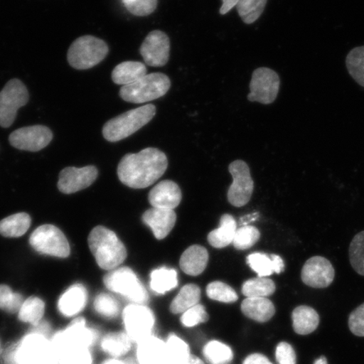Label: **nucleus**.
<instances>
[{
  "label": "nucleus",
  "mask_w": 364,
  "mask_h": 364,
  "mask_svg": "<svg viewBox=\"0 0 364 364\" xmlns=\"http://www.w3.org/2000/svg\"><path fill=\"white\" fill-rule=\"evenodd\" d=\"M168 167L166 154L156 148H146L136 154H127L121 159L117 175L122 183L131 188H149L165 174Z\"/></svg>",
  "instance_id": "nucleus-1"
},
{
  "label": "nucleus",
  "mask_w": 364,
  "mask_h": 364,
  "mask_svg": "<svg viewBox=\"0 0 364 364\" xmlns=\"http://www.w3.org/2000/svg\"><path fill=\"white\" fill-rule=\"evenodd\" d=\"M90 252L98 266L103 270L116 269L126 260L127 252L124 243L117 235L104 226H97L88 237Z\"/></svg>",
  "instance_id": "nucleus-2"
},
{
  "label": "nucleus",
  "mask_w": 364,
  "mask_h": 364,
  "mask_svg": "<svg viewBox=\"0 0 364 364\" xmlns=\"http://www.w3.org/2000/svg\"><path fill=\"white\" fill-rule=\"evenodd\" d=\"M11 358L13 364H58L51 339L39 330L23 336Z\"/></svg>",
  "instance_id": "nucleus-3"
},
{
  "label": "nucleus",
  "mask_w": 364,
  "mask_h": 364,
  "mask_svg": "<svg viewBox=\"0 0 364 364\" xmlns=\"http://www.w3.org/2000/svg\"><path fill=\"white\" fill-rule=\"evenodd\" d=\"M156 114V107L152 104L122 113L106 122L102 129L103 136L109 142H118L129 138L147 125Z\"/></svg>",
  "instance_id": "nucleus-4"
},
{
  "label": "nucleus",
  "mask_w": 364,
  "mask_h": 364,
  "mask_svg": "<svg viewBox=\"0 0 364 364\" xmlns=\"http://www.w3.org/2000/svg\"><path fill=\"white\" fill-rule=\"evenodd\" d=\"M171 80L162 73L146 75L131 85L122 86L120 97L130 103L141 104L163 97L171 88Z\"/></svg>",
  "instance_id": "nucleus-5"
},
{
  "label": "nucleus",
  "mask_w": 364,
  "mask_h": 364,
  "mask_svg": "<svg viewBox=\"0 0 364 364\" xmlns=\"http://www.w3.org/2000/svg\"><path fill=\"white\" fill-rule=\"evenodd\" d=\"M108 52V46L103 40L93 36H83L72 43L67 58L71 67L85 70L99 65Z\"/></svg>",
  "instance_id": "nucleus-6"
},
{
  "label": "nucleus",
  "mask_w": 364,
  "mask_h": 364,
  "mask_svg": "<svg viewBox=\"0 0 364 364\" xmlns=\"http://www.w3.org/2000/svg\"><path fill=\"white\" fill-rule=\"evenodd\" d=\"M105 286L112 292L124 296L136 304H146L149 294L135 272L127 267L109 271L103 277Z\"/></svg>",
  "instance_id": "nucleus-7"
},
{
  "label": "nucleus",
  "mask_w": 364,
  "mask_h": 364,
  "mask_svg": "<svg viewBox=\"0 0 364 364\" xmlns=\"http://www.w3.org/2000/svg\"><path fill=\"white\" fill-rule=\"evenodd\" d=\"M30 245L36 252L58 258H67L70 247L65 234L53 225H44L31 235Z\"/></svg>",
  "instance_id": "nucleus-8"
},
{
  "label": "nucleus",
  "mask_w": 364,
  "mask_h": 364,
  "mask_svg": "<svg viewBox=\"0 0 364 364\" xmlns=\"http://www.w3.org/2000/svg\"><path fill=\"white\" fill-rule=\"evenodd\" d=\"M95 332L86 324L84 317H75L65 329L59 331L51 338L54 352L68 348L90 349L95 343Z\"/></svg>",
  "instance_id": "nucleus-9"
},
{
  "label": "nucleus",
  "mask_w": 364,
  "mask_h": 364,
  "mask_svg": "<svg viewBox=\"0 0 364 364\" xmlns=\"http://www.w3.org/2000/svg\"><path fill=\"white\" fill-rule=\"evenodd\" d=\"M29 101V92L20 80L8 82L0 91V126L10 127L15 122L17 112Z\"/></svg>",
  "instance_id": "nucleus-10"
},
{
  "label": "nucleus",
  "mask_w": 364,
  "mask_h": 364,
  "mask_svg": "<svg viewBox=\"0 0 364 364\" xmlns=\"http://www.w3.org/2000/svg\"><path fill=\"white\" fill-rule=\"evenodd\" d=\"M280 88L279 75L269 68H258L253 72L247 99L250 102L269 105L276 101Z\"/></svg>",
  "instance_id": "nucleus-11"
},
{
  "label": "nucleus",
  "mask_w": 364,
  "mask_h": 364,
  "mask_svg": "<svg viewBox=\"0 0 364 364\" xmlns=\"http://www.w3.org/2000/svg\"><path fill=\"white\" fill-rule=\"evenodd\" d=\"M122 318L126 334L131 341L140 343L151 336L154 326V316L150 309L144 304H130L124 309Z\"/></svg>",
  "instance_id": "nucleus-12"
},
{
  "label": "nucleus",
  "mask_w": 364,
  "mask_h": 364,
  "mask_svg": "<svg viewBox=\"0 0 364 364\" xmlns=\"http://www.w3.org/2000/svg\"><path fill=\"white\" fill-rule=\"evenodd\" d=\"M229 171L234 181L228 192V200L235 207H243L250 202L254 191L250 168L245 161H235L230 164Z\"/></svg>",
  "instance_id": "nucleus-13"
},
{
  "label": "nucleus",
  "mask_w": 364,
  "mask_h": 364,
  "mask_svg": "<svg viewBox=\"0 0 364 364\" xmlns=\"http://www.w3.org/2000/svg\"><path fill=\"white\" fill-rule=\"evenodd\" d=\"M52 139V131L42 125L21 127L14 131L9 138L13 147L31 152L47 147Z\"/></svg>",
  "instance_id": "nucleus-14"
},
{
  "label": "nucleus",
  "mask_w": 364,
  "mask_h": 364,
  "mask_svg": "<svg viewBox=\"0 0 364 364\" xmlns=\"http://www.w3.org/2000/svg\"><path fill=\"white\" fill-rule=\"evenodd\" d=\"M170 38L164 31H153L145 38L140 54L145 63L151 67H163L169 61Z\"/></svg>",
  "instance_id": "nucleus-15"
},
{
  "label": "nucleus",
  "mask_w": 364,
  "mask_h": 364,
  "mask_svg": "<svg viewBox=\"0 0 364 364\" xmlns=\"http://www.w3.org/2000/svg\"><path fill=\"white\" fill-rule=\"evenodd\" d=\"M335 268L326 257L316 256L304 263L301 271L303 283L314 289H326L333 283Z\"/></svg>",
  "instance_id": "nucleus-16"
},
{
  "label": "nucleus",
  "mask_w": 364,
  "mask_h": 364,
  "mask_svg": "<svg viewBox=\"0 0 364 364\" xmlns=\"http://www.w3.org/2000/svg\"><path fill=\"white\" fill-rule=\"evenodd\" d=\"M98 176L97 167H67L59 174L58 190L65 194H72L89 188Z\"/></svg>",
  "instance_id": "nucleus-17"
},
{
  "label": "nucleus",
  "mask_w": 364,
  "mask_h": 364,
  "mask_svg": "<svg viewBox=\"0 0 364 364\" xmlns=\"http://www.w3.org/2000/svg\"><path fill=\"white\" fill-rule=\"evenodd\" d=\"M145 225L151 229L154 237L163 240L171 233L176 222V215L171 209L150 208L142 216Z\"/></svg>",
  "instance_id": "nucleus-18"
},
{
  "label": "nucleus",
  "mask_w": 364,
  "mask_h": 364,
  "mask_svg": "<svg viewBox=\"0 0 364 364\" xmlns=\"http://www.w3.org/2000/svg\"><path fill=\"white\" fill-rule=\"evenodd\" d=\"M181 198L179 186L172 181L159 182L149 194V203L153 208L171 210L178 207Z\"/></svg>",
  "instance_id": "nucleus-19"
},
{
  "label": "nucleus",
  "mask_w": 364,
  "mask_h": 364,
  "mask_svg": "<svg viewBox=\"0 0 364 364\" xmlns=\"http://www.w3.org/2000/svg\"><path fill=\"white\" fill-rule=\"evenodd\" d=\"M87 290L80 284L72 285L61 295L58 302L59 313L66 318L75 317L87 304Z\"/></svg>",
  "instance_id": "nucleus-20"
},
{
  "label": "nucleus",
  "mask_w": 364,
  "mask_h": 364,
  "mask_svg": "<svg viewBox=\"0 0 364 364\" xmlns=\"http://www.w3.org/2000/svg\"><path fill=\"white\" fill-rule=\"evenodd\" d=\"M248 266L257 272L258 277H265L273 273L280 274L284 271V262L279 255L255 252L247 258Z\"/></svg>",
  "instance_id": "nucleus-21"
},
{
  "label": "nucleus",
  "mask_w": 364,
  "mask_h": 364,
  "mask_svg": "<svg viewBox=\"0 0 364 364\" xmlns=\"http://www.w3.org/2000/svg\"><path fill=\"white\" fill-rule=\"evenodd\" d=\"M208 262V252L201 245H194L186 249L180 259L181 269L186 274L198 276L206 269Z\"/></svg>",
  "instance_id": "nucleus-22"
},
{
  "label": "nucleus",
  "mask_w": 364,
  "mask_h": 364,
  "mask_svg": "<svg viewBox=\"0 0 364 364\" xmlns=\"http://www.w3.org/2000/svg\"><path fill=\"white\" fill-rule=\"evenodd\" d=\"M136 357L139 364H165L166 343L150 336L139 343Z\"/></svg>",
  "instance_id": "nucleus-23"
},
{
  "label": "nucleus",
  "mask_w": 364,
  "mask_h": 364,
  "mask_svg": "<svg viewBox=\"0 0 364 364\" xmlns=\"http://www.w3.org/2000/svg\"><path fill=\"white\" fill-rule=\"evenodd\" d=\"M241 311L245 316L260 323L269 321L276 313L274 304L267 298H247L241 304Z\"/></svg>",
  "instance_id": "nucleus-24"
},
{
  "label": "nucleus",
  "mask_w": 364,
  "mask_h": 364,
  "mask_svg": "<svg viewBox=\"0 0 364 364\" xmlns=\"http://www.w3.org/2000/svg\"><path fill=\"white\" fill-rule=\"evenodd\" d=\"M147 75V68L143 63L127 61L114 68L112 79L114 83L127 85L134 83Z\"/></svg>",
  "instance_id": "nucleus-25"
},
{
  "label": "nucleus",
  "mask_w": 364,
  "mask_h": 364,
  "mask_svg": "<svg viewBox=\"0 0 364 364\" xmlns=\"http://www.w3.org/2000/svg\"><path fill=\"white\" fill-rule=\"evenodd\" d=\"M237 230V224L233 216L224 215L220 218V226L208 234V240L213 247L221 249L233 244Z\"/></svg>",
  "instance_id": "nucleus-26"
},
{
  "label": "nucleus",
  "mask_w": 364,
  "mask_h": 364,
  "mask_svg": "<svg viewBox=\"0 0 364 364\" xmlns=\"http://www.w3.org/2000/svg\"><path fill=\"white\" fill-rule=\"evenodd\" d=\"M293 327L296 333L308 335L317 329L320 316L315 309L307 306H300L292 313Z\"/></svg>",
  "instance_id": "nucleus-27"
},
{
  "label": "nucleus",
  "mask_w": 364,
  "mask_h": 364,
  "mask_svg": "<svg viewBox=\"0 0 364 364\" xmlns=\"http://www.w3.org/2000/svg\"><path fill=\"white\" fill-rule=\"evenodd\" d=\"M31 224V218L26 213H19L0 221V235L7 238H18L24 235Z\"/></svg>",
  "instance_id": "nucleus-28"
},
{
  "label": "nucleus",
  "mask_w": 364,
  "mask_h": 364,
  "mask_svg": "<svg viewBox=\"0 0 364 364\" xmlns=\"http://www.w3.org/2000/svg\"><path fill=\"white\" fill-rule=\"evenodd\" d=\"M45 309L46 304L43 300L36 296H31L23 302L18 312V318L25 324L38 326L43 321Z\"/></svg>",
  "instance_id": "nucleus-29"
},
{
  "label": "nucleus",
  "mask_w": 364,
  "mask_h": 364,
  "mask_svg": "<svg viewBox=\"0 0 364 364\" xmlns=\"http://www.w3.org/2000/svg\"><path fill=\"white\" fill-rule=\"evenodd\" d=\"M150 279V288L158 294H165L178 286L177 272L172 268H157L151 272Z\"/></svg>",
  "instance_id": "nucleus-30"
},
{
  "label": "nucleus",
  "mask_w": 364,
  "mask_h": 364,
  "mask_svg": "<svg viewBox=\"0 0 364 364\" xmlns=\"http://www.w3.org/2000/svg\"><path fill=\"white\" fill-rule=\"evenodd\" d=\"M201 299V289L196 284L185 285L173 299L170 309L173 314H181L197 306Z\"/></svg>",
  "instance_id": "nucleus-31"
},
{
  "label": "nucleus",
  "mask_w": 364,
  "mask_h": 364,
  "mask_svg": "<svg viewBox=\"0 0 364 364\" xmlns=\"http://www.w3.org/2000/svg\"><path fill=\"white\" fill-rule=\"evenodd\" d=\"M101 348L109 356L114 358H120L129 352L131 339L122 332L109 333L102 340Z\"/></svg>",
  "instance_id": "nucleus-32"
},
{
  "label": "nucleus",
  "mask_w": 364,
  "mask_h": 364,
  "mask_svg": "<svg viewBox=\"0 0 364 364\" xmlns=\"http://www.w3.org/2000/svg\"><path fill=\"white\" fill-rule=\"evenodd\" d=\"M191 356L189 346L176 335H171L166 343L165 364H184Z\"/></svg>",
  "instance_id": "nucleus-33"
},
{
  "label": "nucleus",
  "mask_w": 364,
  "mask_h": 364,
  "mask_svg": "<svg viewBox=\"0 0 364 364\" xmlns=\"http://www.w3.org/2000/svg\"><path fill=\"white\" fill-rule=\"evenodd\" d=\"M276 284L267 277H255L245 282L242 294L247 298H267L275 293Z\"/></svg>",
  "instance_id": "nucleus-34"
},
{
  "label": "nucleus",
  "mask_w": 364,
  "mask_h": 364,
  "mask_svg": "<svg viewBox=\"0 0 364 364\" xmlns=\"http://www.w3.org/2000/svg\"><path fill=\"white\" fill-rule=\"evenodd\" d=\"M203 353L209 364H229L234 357L229 346L218 341H209L205 345Z\"/></svg>",
  "instance_id": "nucleus-35"
},
{
  "label": "nucleus",
  "mask_w": 364,
  "mask_h": 364,
  "mask_svg": "<svg viewBox=\"0 0 364 364\" xmlns=\"http://www.w3.org/2000/svg\"><path fill=\"white\" fill-rule=\"evenodd\" d=\"M267 3V0H240L236 8L241 20L250 25L261 17Z\"/></svg>",
  "instance_id": "nucleus-36"
},
{
  "label": "nucleus",
  "mask_w": 364,
  "mask_h": 364,
  "mask_svg": "<svg viewBox=\"0 0 364 364\" xmlns=\"http://www.w3.org/2000/svg\"><path fill=\"white\" fill-rule=\"evenodd\" d=\"M346 65L352 78L364 88V46L349 52L346 58Z\"/></svg>",
  "instance_id": "nucleus-37"
},
{
  "label": "nucleus",
  "mask_w": 364,
  "mask_h": 364,
  "mask_svg": "<svg viewBox=\"0 0 364 364\" xmlns=\"http://www.w3.org/2000/svg\"><path fill=\"white\" fill-rule=\"evenodd\" d=\"M58 364H92L90 349L68 348L56 353Z\"/></svg>",
  "instance_id": "nucleus-38"
},
{
  "label": "nucleus",
  "mask_w": 364,
  "mask_h": 364,
  "mask_svg": "<svg viewBox=\"0 0 364 364\" xmlns=\"http://www.w3.org/2000/svg\"><path fill=\"white\" fill-rule=\"evenodd\" d=\"M349 260L354 271L364 277V230L355 235L351 241Z\"/></svg>",
  "instance_id": "nucleus-39"
},
{
  "label": "nucleus",
  "mask_w": 364,
  "mask_h": 364,
  "mask_svg": "<svg viewBox=\"0 0 364 364\" xmlns=\"http://www.w3.org/2000/svg\"><path fill=\"white\" fill-rule=\"evenodd\" d=\"M261 233L257 228L252 225H244L236 230L233 245L240 250L252 248L260 240Z\"/></svg>",
  "instance_id": "nucleus-40"
},
{
  "label": "nucleus",
  "mask_w": 364,
  "mask_h": 364,
  "mask_svg": "<svg viewBox=\"0 0 364 364\" xmlns=\"http://www.w3.org/2000/svg\"><path fill=\"white\" fill-rule=\"evenodd\" d=\"M207 295L209 299L222 303H234L238 300L237 294L230 286L218 281L208 285Z\"/></svg>",
  "instance_id": "nucleus-41"
},
{
  "label": "nucleus",
  "mask_w": 364,
  "mask_h": 364,
  "mask_svg": "<svg viewBox=\"0 0 364 364\" xmlns=\"http://www.w3.org/2000/svg\"><path fill=\"white\" fill-rule=\"evenodd\" d=\"M21 294L13 292L10 287L0 285V309L9 314H18L24 302Z\"/></svg>",
  "instance_id": "nucleus-42"
},
{
  "label": "nucleus",
  "mask_w": 364,
  "mask_h": 364,
  "mask_svg": "<svg viewBox=\"0 0 364 364\" xmlns=\"http://www.w3.org/2000/svg\"><path fill=\"white\" fill-rule=\"evenodd\" d=\"M95 312L107 318H115L120 311L119 304L115 298L108 294H100L94 301Z\"/></svg>",
  "instance_id": "nucleus-43"
},
{
  "label": "nucleus",
  "mask_w": 364,
  "mask_h": 364,
  "mask_svg": "<svg viewBox=\"0 0 364 364\" xmlns=\"http://www.w3.org/2000/svg\"><path fill=\"white\" fill-rule=\"evenodd\" d=\"M122 4L135 16H148L156 10L158 0H122Z\"/></svg>",
  "instance_id": "nucleus-44"
},
{
  "label": "nucleus",
  "mask_w": 364,
  "mask_h": 364,
  "mask_svg": "<svg viewBox=\"0 0 364 364\" xmlns=\"http://www.w3.org/2000/svg\"><path fill=\"white\" fill-rule=\"evenodd\" d=\"M208 318L206 309L198 304L185 311L181 318V321L186 327H193L207 322Z\"/></svg>",
  "instance_id": "nucleus-45"
},
{
  "label": "nucleus",
  "mask_w": 364,
  "mask_h": 364,
  "mask_svg": "<svg viewBox=\"0 0 364 364\" xmlns=\"http://www.w3.org/2000/svg\"><path fill=\"white\" fill-rule=\"evenodd\" d=\"M348 325L354 335L364 336V303L351 313Z\"/></svg>",
  "instance_id": "nucleus-46"
},
{
  "label": "nucleus",
  "mask_w": 364,
  "mask_h": 364,
  "mask_svg": "<svg viewBox=\"0 0 364 364\" xmlns=\"http://www.w3.org/2000/svg\"><path fill=\"white\" fill-rule=\"evenodd\" d=\"M276 360L279 364H296V353L292 346L280 343L276 348Z\"/></svg>",
  "instance_id": "nucleus-47"
},
{
  "label": "nucleus",
  "mask_w": 364,
  "mask_h": 364,
  "mask_svg": "<svg viewBox=\"0 0 364 364\" xmlns=\"http://www.w3.org/2000/svg\"><path fill=\"white\" fill-rule=\"evenodd\" d=\"M243 364H272L269 359L260 353H253L245 359Z\"/></svg>",
  "instance_id": "nucleus-48"
},
{
  "label": "nucleus",
  "mask_w": 364,
  "mask_h": 364,
  "mask_svg": "<svg viewBox=\"0 0 364 364\" xmlns=\"http://www.w3.org/2000/svg\"><path fill=\"white\" fill-rule=\"evenodd\" d=\"M223 4L220 8V15L225 16L228 12H230L232 9L237 6L240 0H222Z\"/></svg>",
  "instance_id": "nucleus-49"
},
{
  "label": "nucleus",
  "mask_w": 364,
  "mask_h": 364,
  "mask_svg": "<svg viewBox=\"0 0 364 364\" xmlns=\"http://www.w3.org/2000/svg\"><path fill=\"white\" fill-rule=\"evenodd\" d=\"M258 217V213H253V215H247V217L241 218L240 222L242 223V224L244 223L245 225H247V223L256 220Z\"/></svg>",
  "instance_id": "nucleus-50"
},
{
  "label": "nucleus",
  "mask_w": 364,
  "mask_h": 364,
  "mask_svg": "<svg viewBox=\"0 0 364 364\" xmlns=\"http://www.w3.org/2000/svg\"><path fill=\"white\" fill-rule=\"evenodd\" d=\"M184 364H204L203 362L198 357L193 356V355L191 354V356L188 358V360Z\"/></svg>",
  "instance_id": "nucleus-51"
},
{
  "label": "nucleus",
  "mask_w": 364,
  "mask_h": 364,
  "mask_svg": "<svg viewBox=\"0 0 364 364\" xmlns=\"http://www.w3.org/2000/svg\"><path fill=\"white\" fill-rule=\"evenodd\" d=\"M102 364H125V363L124 362L118 360V359L112 358V359H109V360H107L106 362H104Z\"/></svg>",
  "instance_id": "nucleus-52"
},
{
  "label": "nucleus",
  "mask_w": 364,
  "mask_h": 364,
  "mask_svg": "<svg viewBox=\"0 0 364 364\" xmlns=\"http://www.w3.org/2000/svg\"><path fill=\"white\" fill-rule=\"evenodd\" d=\"M314 364H328V363H327L326 357L322 356L320 358L316 359V360L315 361V363H314Z\"/></svg>",
  "instance_id": "nucleus-53"
},
{
  "label": "nucleus",
  "mask_w": 364,
  "mask_h": 364,
  "mask_svg": "<svg viewBox=\"0 0 364 364\" xmlns=\"http://www.w3.org/2000/svg\"><path fill=\"white\" fill-rule=\"evenodd\" d=\"M0 353H1V343H0Z\"/></svg>",
  "instance_id": "nucleus-54"
}]
</instances>
